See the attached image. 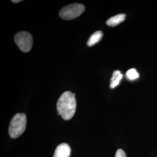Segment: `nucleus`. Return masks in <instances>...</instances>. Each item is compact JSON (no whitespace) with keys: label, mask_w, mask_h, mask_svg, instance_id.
Returning a JSON list of instances; mask_svg holds the SVG:
<instances>
[{"label":"nucleus","mask_w":157,"mask_h":157,"mask_svg":"<svg viewBox=\"0 0 157 157\" xmlns=\"http://www.w3.org/2000/svg\"><path fill=\"white\" fill-rule=\"evenodd\" d=\"M56 108L58 114L64 120L72 118L76 109L75 94L68 91L64 92L58 100Z\"/></svg>","instance_id":"nucleus-1"},{"label":"nucleus","mask_w":157,"mask_h":157,"mask_svg":"<svg viewBox=\"0 0 157 157\" xmlns=\"http://www.w3.org/2000/svg\"><path fill=\"white\" fill-rule=\"evenodd\" d=\"M26 127V116L25 113H17L11 121L9 126V135L16 139L23 134Z\"/></svg>","instance_id":"nucleus-2"},{"label":"nucleus","mask_w":157,"mask_h":157,"mask_svg":"<svg viewBox=\"0 0 157 157\" xmlns=\"http://www.w3.org/2000/svg\"><path fill=\"white\" fill-rule=\"evenodd\" d=\"M84 6L80 4H73L64 6L59 12V16L64 20H72L82 15Z\"/></svg>","instance_id":"nucleus-3"},{"label":"nucleus","mask_w":157,"mask_h":157,"mask_svg":"<svg viewBox=\"0 0 157 157\" xmlns=\"http://www.w3.org/2000/svg\"><path fill=\"white\" fill-rule=\"evenodd\" d=\"M15 41L21 50L28 52L33 45V38L30 34L26 32H19L15 36Z\"/></svg>","instance_id":"nucleus-4"},{"label":"nucleus","mask_w":157,"mask_h":157,"mask_svg":"<svg viewBox=\"0 0 157 157\" xmlns=\"http://www.w3.org/2000/svg\"><path fill=\"white\" fill-rule=\"evenodd\" d=\"M71 153L70 146L67 143H62L57 146L53 157H69Z\"/></svg>","instance_id":"nucleus-5"},{"label":"nucleus","mask_w":157,"mask_h":157,"mask_svg":"<svg viewBox=\"0 0 157 157\" xmlns=\"http://www.w3.org/2000/svg\"><path fill=\"white\" fill-rule=\"evenodd\" d=\"M126 15L124 13L118 14L117 15L113 16V17H110L107 21V25L109 26H116L121 23L124 22L125 19Z\"/></svg>","instance_id":"nucleus-6"},{"label":"nucleus","mask_w":157,"mask_h":157,"mask_svg":"<svg viewBox=\"0 0 157 157\" xmlns=\"http://www.w3.org/2000/svg\"><path fill=\"white\" fill-rule=\"evenodd\" d=\"M102 36L103 34L101 31H97L94 33L91 34L90 36V38L88 40L87 45L89 47H91L93 45H95L101 41Z\"/></svg>","instance_id":"nucleus-7"},{"label":"nucleus","mask_w":157,"mask_h":157,"mask_svg":"<svg viewBox=\"0 0 157 157\" xmlns=\"http://www.w3.org/2000/svg\"><path fill=\"white\" fill-rule=\"evenodd\" d=\"M123 78V75L119 71H115L113 72L112 74V78L111 79V83H110V87L111 89H113L118 86L121 80Z\"/></svg>","instance_id":"nucleus-8"},{"label":"nucleus","mask_w":157,"mask_h":157,"mask_svg":"<svg viewBox=\"0 0 157 157\" xmlns=\"http://www.w3.org/2000/svg\"><path fill=\"white\" fill-rule=\"evenodd\" d=\"M126 76L130 80H133L136 78H139V74L137 72V71L134 69H130L126 72Z\"/></svg>","instance_id":"nucleus-9"},{"label":"nucleus","mask_w":157,"mask_h":157,"mask_svg":"<svg viewBox=\"0 0 157 157\" xmlns=\"http://www.w3.org/2000/svg\"><path fill=\"white\" fill-rule=\"evenodd\" d=\"M115 157H126V154L122 149H119L116 152Z\"/></svg>","instance_id":"nucleus-10"},{"label":"nucleus","mask_w":157,"mask_h":157,"mask_svg":"<svg viewBox=\"0 0 157 157\" xmlns=\"http://www.w3.org/2000/svg\"><path fill=\"white\" fill-rule=\"evenodd\" d=\"M21 0H19V1H12V2H14V3H17V2H21Z\"/></svg>","instance_id":"nucleus-11"}]
</instances>
